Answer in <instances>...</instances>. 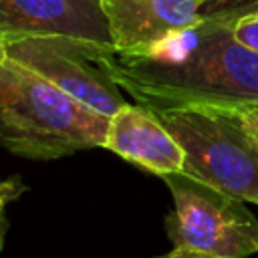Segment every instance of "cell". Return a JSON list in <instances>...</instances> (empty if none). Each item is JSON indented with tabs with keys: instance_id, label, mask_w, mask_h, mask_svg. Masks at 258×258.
Segmentation results:
<instances>
[{
	"instance_id": "cell-1",
	"label": "cell",
	"mask_w": 258,
	"mask_h": 258,
	"mask_svg": "<svg viewBox=\"0 0 258 258\" xmlns=\"http://www.w3.org/2000/svg\"><path fill=\"white\" fill-rule=\"evenodd\" d=\"M103 64L147 109H240L258 101V52L244 46L234 28L222 22L206 20L141 52L105 50Z\"/></svg>"
},
{
	"instance_id": "cell-2",
	"label": "cell",
	"mask_w": 258,
	"mask_h": 258,
	"mask_svg": "<svg viewBox=\"0 0 258 258\" xmlns=\"http://www.w3.org/2000/svg\"><path fill=\"white\" fill-rule=\"evenodd\" d=\"M109 117L4 56L0 62V145L28 159H58L105 147Z\"/></svg>"
},
{
	"instance_id": "cell-3",
	"label": "cell",
	"mask_w": 258,
	"mask_h": 258,
	"mask_svg": "<svg viewBox=\"0 0 258 258\" xmlns=\"http://www.w3.org/2000/svg\"><path fill=\"white\" fill-rule=\"evenodd\" d=\"M183 149L181 173L244 202L258 204V141L238 109H151Z\"/></svg>"
},
{
	"instance_id": "cell-4",
	"label": "cell",
	"mask_w": 258,
	"mask_h": 258,
	"mask_svg": "<svg viewBox=\"0 0 258 258\" xmlns=\"http://www.w3.org/2000/svg\"><path fill=\"white\" fill-rule=\"evenodd\" d=\"M173 198L165 232L173 248L218 258H248L258 252V220L244 200L185 173L161 177Z\"/></svg>"
},
{
	"instance_id": "cell-5",
	"label": "cell",
	"mask_w": 258,
	"mask_h": 258,
	"mask_svg": "<svg viewBox=\"0 0 258 258\" xmlns=\"http://www.w3.org/2000/svg\"><path fill=\"white\" fill-rule=\"evenodd\" d=\"M109 46L71 36H28L6 44V56L44 77L64 93L105 117H113L127 101L103 64Z\"/></svg>"
},
{
	"instance_id": "cell-6",
	"label": "cell",
	"mask_w": 258,
	"mask_h": 258,
	"mask_svg": "<svg viewBox=\"0 0 258 258\" xmlns=\"http://www.w3.org/2000/svg\"><path fill=\"white\" fill-rule=\"evenodd\" d=\"M254 0H103L109 32L117 52H141L165 36L206 20L234 24Z\"/></svg>"
},
{
	"instance_id": "cell-7",
	"label": "cell",
	"mask_w": 258,
	"mask_h": 258,
	"mask_svg": "<svg viewBox=\"0 0 258 258\" xmlns=\"http://www.w3.org/2000/svg\"><path fill=\"white\" fill-rule=\"evenodd\" d=\"M28 36H71L115 48L103 0H0V44Z\"/></svg>"
},
{
	"instance_id": "cell-8",
	"label": "cell",
	"mask_w": 258,
	"mask_h": 258,
	"mask_svg": "<svg viewBox=\"0 0 258 258\" xmlns=\"http://www.w3.org/2000/svg\"><path fill=\"white\" fill-rule=\"evenodd\" d=\"M105 149L159 177L179 173L185 159L181 145L167 127L151 109L139 103H127L109 117Z\"/></svg>"
},
{
	"instance_id": "cell-9",
	"label": "cell",
	"mask_w": 258,
	"mask_h": 258,
	"mask_svg": "<svg viewBox=\"0 0 258 258\" xmlns=\"http://www.w3.org/2000/svg\"><path fill=\"white\" fill-rule=\"evenodd\" d=\"M26 191V183L20 175H12L8 179H0V250L4 248V236H6V218L4 210L10 202L18 200Z\"/></svg>"
},
{
	"instance_id": "cell-10",
	"label": "cell",
	"mask_w": 258,
	"mask_h": 258,
	"mask_svg": "<svg viewBox=\"0 0 258 258\" xmlns=\"http://www.w3.org/2000/svg\"><path fill=\"white\" fill-rule=\"evenodd\" d=\"M234 34L244 46L258 52V10L242 16L234 24Z\"/></svg>"
},
{
	"instance_id": "cell-11",
	"label": "cell",
	"mask_w": 258,
	"mask_h": 258,
	"mask_svg": "<svg viewBox=\"0 0 258 258\" xmlns=\"http://www.w3.org/2000/svg\"><path fill=\"white\" fill-rule=\"evenodd\" d=\"M240 115H242V121L246 125V129L250 131V135L258 141V101L256 103H250V105H244L238 109Z\"/></svg>"
},
{
	"instance_id": "cell-12",
	"label": "cell",
	"mask_w": 258,
	"mask_h": 258,
	"mask_svg": "<svg viewBox=\"0 0 258 258\" xmlns=\"http://www.w3.org/2000/svg\"><path fill=\"white\" fill-rule=\"evenodd\" d=\"M157 258H218V256H210V254H202V252H191V250H183V248H173L171 252L157 256Z\"/></svg>"
},
{
	"instance_id": "cell-13",
	"label": "cell",
	"mask_w": 258,
	"mask_h": 258,
	"mask_svg": "<svg viewBox=\"0 0 258 258\" xmlns=\"http://www.w3.org/2000/svg\"><path fill=\"white\" fill-rule=\"evenodd\" d=\"M4 56H6V44H0V62L4 60Z\"/></svg>"
}]
</instances>
